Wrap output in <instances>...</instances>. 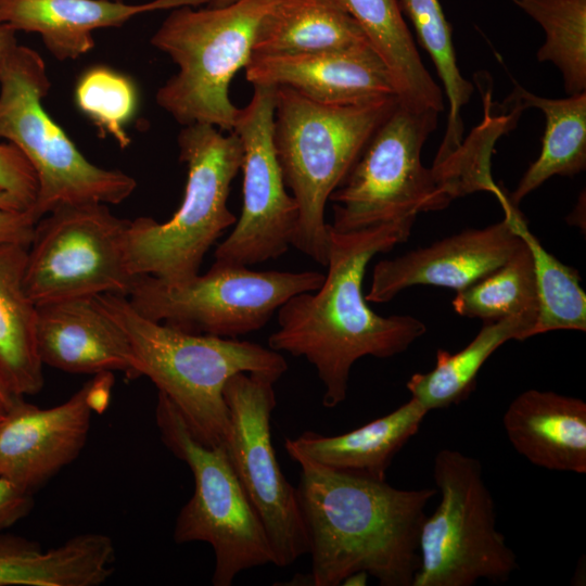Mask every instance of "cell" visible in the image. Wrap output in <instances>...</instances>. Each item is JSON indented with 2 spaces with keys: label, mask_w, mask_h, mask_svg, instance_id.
Returning <instances> with one entry per match:
<instances>
[{
  "label": "cell",
  "mask_w": 586,
  "mask_h": 586,
  "mask_svg": "<svg viewBox=\"0 0 586 586\" xmlns=\"http://www.w3.org/2000/svg\"><path fill=\"white\" fill-rule=\"evenodd\" d=\"M318 271H254L214 263L204 275L169 284L138 275L128 301L143 317L171 328L237 339L265 327L292 296L317 290Z\"/></svg>",
  "instance_id": "11"
},
{
  "label": "cell",
  "mask_w": 586,
  "mask_h": 586,
  "mask_svg": "<svg viewBox=\"0 0 586 586\" xmlns=\"http://www.w3.org/2000/svg\"><path fill=\"white\" fill-rule=\"evenodd\" d=\"M16 31L0 21V71L10 51L17 43Z\"/></svg>",
  "instance_id": "36"
},
{
  "label": "cell",
  "mask_w": 586,
  "mask_h": 586,
  "mask_svg": "<svg viewBox=\"0 0 586 586\" xmlns=\"http://www.w3.org/2000/svg\"><path fill=\"white\" fill-rule=\"evenodd\" d=\"M37 220L29 209H0V244L29 245Z\"/></svg>",
  "instance_id": "35"
},
{
  "label": "cell",
  "mask_w": 586,
  "mask_h": 586,
  "mask_svg": "<svg viewBox=\"0 0 586 586\" xmlns=\"http://www.w3.org/2000/svg\"><path fill=\"white\" fill-rule=\"evenodd\" d=\"M415 220L352 232L330 228L328 273L322 284L292 296L277 310L278 330L268 339L269 348L304 357L315 367L327 408L346 399L351 370L359 358L398 355L426 331L412 316L375 314L361 290L372 257L406 242Z\"/></svg>",
  "instance_id": "1"
},
{
  "label": "cell",
  "mask_w": 586,
  "mask_h": 586,
  "mask_svg": "<svg viewBox=\"0 0 586 586\" xmlns=\"http://www.w3.org/2000/svg\"><path fill=\"white\" fill-rule=\"evenodd\" d=\"M155 421L163 444L190 468L194 480V492L176 519L175 542L211 545L215 555L214 586H230L241 572L273 564L264 525L225 446L200 442L162 392Z\"/></svg>",
  "instance_id": "8"
},
{
  "label": "cell",
  "mask_w": 586,
  "mask_h": 586,
  "mask_svg": "<svg viewBox=\"0 0 586 586\" xmlns=\"http://www.w3.org/2000/svg\"><path fill=\"white\" fill-rule=\"evenodd\" d=\"M50 90L46 63L33 48L13 47L0 71V138L14 144L38 182L29 209L38 221L68 204L115 205L136 190V179L91 163L43 106Z\"/></svg>",
  "instance_id": "7"
},
{
  "label": "cell",
  "mask_w": 586,
  "mask_h": 586,
  "mask_svg": "<svg viewBox=\"0 0 586 586\" xmlns=\"http://www.w3.org/2000/svg\"><path fill=\"white\" fill-rule=\"evenodd\" d=\"M517 109L536 107L545 115L542 150L508 200L514 206L552 176H575L586 168V92L564 99L536 95L519 84L508 97Z\"/></svg>",
  "instance_id": "26"
},
{
  "label": "cell",
  "mask_w": 586,
  "mask_h": 586,
  "mask_svg": "<svg viewBox=\"0 0 586 586\" xmlns=\"http://www.w3.org/2000/svg\"><path fill=\"white\" fill-rule=\"evenodd\" d=\"M278 1L173 9L151 37L178 67L156 92L160 107L181 126L232 131L240 109L230 100L229 85L251 59L257 29Z\"/></svg>",
  "instance_id": "6"
},
{
  "label": "cell",
  "mask_w": 586,
  "mask_h": 586,
  "mask_svg": "<svg viewBox=\"0 0 586 586\" xmlns=\"http://www.w3.org/2000/svg\"><path fill=\"white\" fill-rule=\"evenodd\" d=\"M368 573L366 572H356L348 575L342 583V585H354L360 586L367 584Z\"/></svg>",
  "instance_id": "39"
},
{
  "label": "cell",
  "mask_w": 586,
  "mask_h": 586,
  "mask_svg": "<svg viewBox=\"0 0 586 586\" xmlns=\"http://www.w3.org/2000/svg\"><path fill=\"white\" fill-rule=\"evenodd\" d=\"M244 72L253 86H285L322 104L397 97L385 63L371 46L305 54H252Z\"/></svg>",
  "instance_id": "17"
},
{
  "label": "cell",
  "mask_w": 586,
  "mask_h": 586,
  "mask_svg": "<svg viewBox=\"0 0 586 586\" xmlns=\"http://www.w3.org/2000/svg\"><path fill=\"white\" fill-rule=\"evenodd\" d=\"M95 297L126 334L138 377H148L207 446L225 444L229 413L224 387L232 375L262 374L277 382L288 370L280 353L260 344L171 328L140 315L124 295Z\"/></svg>",
  "instance_id": "3"
},
{
  "label": "cell",
  "mask_w": 586,
  "mask_h": 586,
  "mask_svg": "<svg viewBox=\"0 0 586 586\" xmlns=\"http://www.w3.org/2000/svg\"><path fill=\"white\" fill-rule=\"evenodd\" d=\"M116 1H123V0H116Z\"/></svg>",
  "instance_id": "42"
},
{
  "label": "cell",
  "mask_w": 586,
  "mask_h": 586,
  "mask_svg": "<svg viewBox=\"0 0 586 586\" xmlns=\"http://www.w3.org/2000/svg\"><path fill=\"white\" fill-rule=\"evenodd\" d=\"M342 1L385 63L398 103L412 111L444 112V92L425 68L398 1Z\"/></svg>",
  "instance_id": "24"
},
{
  "label": "cell",
  "mask_w": 586,
  "mask_h": 586,
  "mask_svg": "<svg viewBox=\"0 0 586 586\" xmlns=\"http://www.w3.org/2000/svg\"><path fill=\"white\" fill-rule=\"evenodd\" d=\"M534 323L520 317L484 322L461 351L450 354L438 349L435 367L425 373H415L408 380L406 386L411 397L428 411L459 404L473 391L476 375L491 355L510 340L532 337Z\"/></svg>",
  "instance_id": "27"
},
{
  "label": "cell",
  "mask_w": 586,
  "mask_h": 586,
  "mask_svg": "<svg viewBox=\"0 0 586 586\" xmlns=\"http://www.w3.org/2000/svg\"><path fill=\"white\" fill-rule=\"evenodd\" d=\"M371 46L342 0H279L260 23L258 55L305 54Z\"/></svg>",
  "instance_id": "23"
},
{
  "label": "cell",
  "mask_w": 586,
  "mask_h": 586,
  "mask_svg": "<svg viewBox=\"0 0 586 586\" xmlns=\"http://www.w3.org/2000/svg\"><path fill=\"white\" fill-rule=\"evenodd\" d=\"M237 0H206L207 7H222L235 2Z\"/></svg>",
  "instance_id": "40"
},
{
  "label": "cell",
  "mask_w": 586,
  "mask_h": 586,
  "mask_svg": "<svg viewBox=\"0 0 586 586\" xmlns=\"http://www.w3.org/2000/svg\"><path fill=\"white\" fill-rule=\"evenodd\" d=\"M33 505L31 492L0 476V534L26 517Z\"/></svg>",
  "instance_id": "34"
},
{
  "label": "cell",
  "mask_w": 586,
  "mask_h": 586,
  "mask_svg": "<svg viewBox=\"0 0 586 586\" xmlns=\"http://www.w3.org/2000/svg\"><path fill=\"white\" fill-rule=\"evenodd\" d=\"M27 249L0 244V365L20 396L37 394L43 386L36 342L37 305L24 284Z\"/></svg>",
  "instance_id": "25"
},
{
  "label": "cell",
  "mask_w": 586,
  "mask_h": 586,
  "mask_svg": "<svg viewBox=\"0 0 586 586\" xmlns=\"http://www.w3.org/2000/svg\"><path fill=\"white\" fill-rule=\"evenodd\" d=\"M129 219L104 203L59 206L35 225L24 284L37 305L114 293L128 296L136 275L127 259Z\"/></svg>",
  "instance_id": "12"
},
{
  "label": "cell",
  "mask_w": 586,
  "mask_h": 586,
  "mask_svg": "<svg viewBox=\"0 0 586 586\" xmlns=\"http://www.w3.org/2000/svg\"><path fill=\"white\" fill-rule=\"evenodd\" d=\"M435 111H412L399 103L373 132L359 157L332 192L336 232L417 218L453 201L432 168L423 166L422 148L436 129Z\"/></svg>",
  "instance_id": "10"
},
{
  "label": "cell",
  "mask_w": 586,
  "mask_h": 586,
  "mask_svg": "<svg viewBox=\"0 0 586 586\" xmlns=\"http://www.w3.org/2000/svg\"><path fill=\"white\" fill-rule=\"evenodd\" d=\"M201 4L206 0H0V21L15 31L38 34L55 59L66 61L93 49L97 29L119 27L153 11Z\"/></svg>",
  "instance_id": "19"
},
{
  "label": "cell",
  "mask_w": 586,
  "mask_h": 586,
  "mask_svg": "<svg viewBox=\"0 0 586 586\" xmlns=\"http://www.w3.org/2000/svg\"><path fill=\"white\" fill-rule=\"evenodd\" d=\"M275 383L268 377L245 372L227 381L224 397L229 430L224 446L264 525L273 564L284 568L308 553V540L296 487L281 471L271 443Z\"/></svg>",
  "instance_id": "13"
},
{
  "label": "cell",
  "mask_w": 586,
  "mask_h": 586,
  "mask_svg": "<svg viewBox=\"0 0 586 586\" xmlns=\"http://www.w3.org/2000/svg\"><path fill=\"white\" fill-rule=\"evenodd\" d=\"M111 372L95 374L66 402L40 408L20 396L0 420V476L34 492L84 448L92 411L104 408Z\"/></svg>",
  "instance_id": "15"
},
{
  "label": "cell",
  "mask_w": 586,
  "mask_h": 586,
  "mask_svg": "<svg viewBox=\"0 0 586 586\" xmlns=\"http://www.w3.org/2000/svg\"><path fill=\"white\" fill-rule=\"evenodd\" d=\"M177 143L187 166L179 208L163 222L145 216L130 220L126 241L131 272L169 284L196 277L205 254L237 222L228 198L243 158L238 135L209 124L182 126Z\"/></svg>",
  "instance_id": "5"
},
{
  "label": "cell",
  "mask_w": 586,
  "mask_h": 586,
  "mask_svg": "<svg viewBox=\"0 0 586 586\" xmlns=\"http://www.w3.org/2000/svg\"><path fill=\"white\" fill-rule=\"evenodd\" d=\"M433 477L441 500L421 525L412 586L508 581L519 564L497 530L495 502L480 460L443 448L434 457Z\"/></svg>",
  "instance_id": "9"
},
{
  "label": "cell",
  "mask_w": 586,
  "mask_h": 586,
  "mask_svg": "<svg viewBox=\"0 0 586 586\" xmlns=\"http://www.w3.org/2000/svg\"><path fill=\"white\" fill-rule=\"evenodd\" d=\"M253 87L232 129L243 148L241 215L216 247L217 264L249 267L278 259L292 246L297 226V204L286 190L272 141L275 87Z\"/></svg>",
  "instance_id": "14"
},
{
  "label": "cell",
  "mask_w": 586,
  "mask_h": 586,
  "mask_svg": "<svg viewBox=\"0 0 586 586\" xmlns=\"http://www.w3.org/2000/svg\"><path fill=\"white\" fill-rule=\"evenodd\" d=\"M36 342L42 365L69 373L122 371L138 378L126 334L95 296L37 306Z\"/></svg>",
  "instance_id": "18"
},
{
  "label": "cell",
  "mask_w": 586,
  "mask_h": 586,
  "mask_svg": "<svg viewBox=\"0 0 586 586\" xmlns=\"http://www.w3.org/2000/svg\"><path fill=\"white\" fill-rule=\"evenodd\" d=\"M296 462L310 584L337 586L366 572L383 586H412L425 508L437 489H400L385 480Z\"/></svg>",
  "instance_id": "2"
},
{
  "label": "cell",
  "mask_w": 586,
  "mask_h": 586,
  "mask_svg": "<svg viewBox=\"0 0 586 586\" xmlns=\"http://www.w3.org/2000/svg\"><path fill=\"white\" fill-rule=\"evenodd\" d=\"M523 244L508 215L482 229H467L373 268L366 301L386 303L413 285L459 292L504 265Z\"/></svg>",
  "instance_id": "16"
},
{
  "label": "cell",
  "mask_w": 586,
  "mask_h": 586,
  "mask_svg": "<svg viewBox=\"0 0 586 586\" xmlns=\"http://www.w3.org/2000/svg\"><path fill=\"white\" fill-rule=\"evenodd\" d=\"M405 18L411 23L420 46L429 53L443 82L449 103L447 127L433 166L438 168L462 146V107L473 93L472 84L460 73L453 42V29L440 0H397Z\"/></svg>",
  "instance_id": "28"
},
{
  "label": "cell",
  "mask_w": 586,
  "mask_h": 586,
  "mask_svg": "<svg viewBox=\"0 0 586 586\" xmlns=\"http://www.w3.org/2000/svg\"><path fill=\"white\" fill-rule=\"evenodd\" d=\"M545 33L539 62H551L568 95L586 92V0H511Z\"/></svg>",
  "instance_id": "31"
},
{
  "label": "cell",
  "mask_w": 586,
  "mask_h": 586,
  "mask_svg": "<svg viewBox=\"0 0 586 586\" xmlns=\"http://www.w3.org/2000/svg\"><path fill=\"white\" fill-rule=\"evenodd\" d=\"M429 411L415 398L353 431L335 436L306 431L286 438L292 460L385 480L394 457L413 437Z\"/></svg>",
  "instance_id": "21"
},
{
  "label": "cell",
  "mask_w": 586,
  "mask_h": 586,
  "mask_svg": "<svg viewBox=\"0 0 586 586\" xmlns=\"http://www.w3.org/2000/svg\"><path fill=\"white\" fill-rule=\"evenodd\" d=\"M397 103V97H387L356 104H322L289 87H275L272 141L285 187L298 208L292 246L324 267L329 198Z\"/></svg>",
  "instance_id": "4"
},
{
  "label": "cell",
  "mask_w": 586,
  "mask_h": 586,
  "mask_svg": "<svg viewBox=\"0 0 586 586\" xmlns=\"http://www.w3.org/2000/svg\"><path fill=\"white\" fill-rule=\"evenodd\" d=\"M4 413H5V408L0 405V420L3 418Z\"/></svg>",
  "instance_id": "41"
},
{
  "label": "cell",
  "mask_w": 586,
  "mask_h": 586,
  "mask_svg": "<svg viewBox=\"0 0 586 586\" xmlns=\"http://www.w3.org/2000/svg\"><path fill=\"white\" fill-rule=\"evenodd\" d=\"M115 560L112 539L100 533L76 535L48 551L0 534V586H99L113 574Z\"/></svg>",
  "instance_id": "22"
},
{
  "label": "cell",
  "mask_w": 586,
  "mask_h": 586,
  "mask_svg": "<svg viewBox=\"0 0 586 586\" xmlns=\"http://www.w3.org/2000/svg\"><path fill=\"white\" fill-rule=\"evenodd\" d=\"M502 424L511 446L531 463L553 471L586 473V403L535 388L507 407Z\"/></svg>",
  "instance_id": "20"
},
{
  "label": "cell",
  "mask_w": 586,
  "mask_h": 586,
  "mask_svg": "<svg viewBox=\"0 0 586 586\" xmlns=\"http://www.w3.org/2000/svg\"><path fill=\"white\" fill-rule=\"evenodd\" d=\"M18 397L0 365V405L8 409Z\"/></svg>",
  "instance_id": "37"
},
{
  "label": "cell",
  "mask_w": 586,
  "mask_h": 586,
  "mask_svg": "<svg viewBox=\"0 0 586 586\" xmlns=\"http://www.w3.org/2000/svg\"><path fill=\"white\" fill-rule=\"evenodd\" d=\"M74 100L102 135L112 137L122 149L131 139L126 130L138 109V89L133 80L110 66L87 68L76 81Z\"/></svg>",
  "instance_id": "32"
},
{
  "label": "cell",
  "mask_w": 586,
  "mask_h": 586,
  "mask_svg": "<svg viewBox=\"0 0 586 586\" xmlns=\"http://www.w3.org/2000/svg\"><path fill=\"white\" fill-rule=\"evenodd\" d=\"M0 209H27L23 203L12 194L0 190Z\"/></svg>",
  "instance_id": "38"
},
{
  "label": "cell",
  "mask_w": 586,
  "mask_h": 586,
  "mask_svg": "<svg viewBox=\"0 0 586 586\" xmlns=\"http://www.w3.org/2000/svg\"><path fill=\"white\" fill-rule=\"evenodd\" d=\"M498 198L515 232L531 251L534 264L537 317L532 336L555 330H586V294L578 271L549 253L528 230L518 209L500 190Z\"/></svg>",
  "instance_id": "29"
},
{
  "label": "cell",
  "mask_w": 586,
  "mask_h": 586,
  "mask_svg": "<svg viewBox=\"0 0 586 586\" xmlns=\"http://www.w3.org/2000/svg\"><path fill=\"white\" fill-rule=\"evenodd\" d=\"M451 305L458 315L479 318L484 322L510 317L535 322L537 295L534 264L525 243L498 269L457 292Z\"/></svg>",
  "instance_id": "30"
},
{
  "label": "cell",
  "mask_w": 586,
  "mask_h": 586,
  "mask_svg": "<svg viewBox=\"0 0 586 586\" xmlns=\"http://www.w3.org/2000/svg\"><path fill=\"white\" fill-rule=\"evenodd\" d=\"M0 190L5 191L30 209L35 203L38 182L24 154L12 143H0Z\"/></svg>",
  "instance_id": "33"
}]
</instances>
